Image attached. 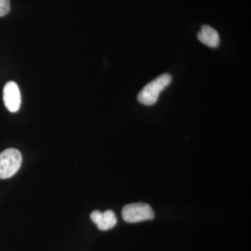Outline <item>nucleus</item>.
Returning a JSON list of instances; mask_svg holds the SVG:
<instances>
[{
    "label": "nucleus",
    "instance_id": "f03ea898",
    "mask_svg": "<svg viewBox=\"0 0 251 251\" xmlns=\"http://www.w3.org/2000/svg\"><path fill=\"white\" fill-rule=\"evenodd\" d=\"M22 155L16 149L10 148L0 153V179H9L21 168Z\"/></svg>",
    "mask_w": 251,
    "mask_h": 251
},
{
    "label": "nucleus",
    "instance_id": "7ed1b4c3",
    "mask_svg": "<svg viewBox=\"0 0 251 251\" xmlns=\"http://www.w3.org/2000/svg\"><path fill=\"white\" fill-rule=\"evenodd\" d=\"M122 217L127 223H139L152 220L154 212L151 206L145 203H133L126 205L122 209Z\"/></svg>",
    "mask_w": 251,
    "mask_h": 251
},
{
    "label": "nucleus",
    "instance_id": "39448f33",
    "mask_svg": "<svg viewBox=\"0 0 251 251\" xmlns=\"http://www.w3.org/2000/svg\"><path fill=\"white\" fill-rule=\"evenodd\" d=\"M91 219L97 225L100 230H108L116 226L117 219L115 213L111 210L101 212L100 211H94L91 214Z\"/></svg>",
    "mask_w": 251,
    "mask_h": 251
},
{
    "label": "nucleus",
    "instance_id": "20e7f679",
    "mask_svg": "<svg viewBox=\"0 0 251 251\" xmlns=\"http://www.w3.org/2000/svg\"><path fill=\"white\" fill-rule=\"evenodd\" d=\"M3 99L5 106L9 111L16 112L19 110L21 105V94L16 82L10 81L5 85Z\"/></svg>",
    "mask_w": 251,
    "mask_h": 251
},
{
    "label": "nucleus",
    "instance_id": "423d86ee",
    "mask_svg": "<svg viewBox=\"0 0 251 251\" xmlns=\"http://www.w3.org/2000/svg\"><path fill=\"white\" fill-rule=\"evenodd\" d=\"M198 38L202 44L210 48H216L219 45V33L214 28L209 25H203L198 32Z\"/></svg>",
    "mask_w": 251,
    "mask_h": 251
},
{
    "label": "nucleus",
    "instance_id": "0eeeda50",
    "mask_svg": "<svg viewBox=\"0 0 251 251\" xmlns=\"http://www.w3.org/2000/svg\"><path fill=\"white\" fill-rule=\"evenodd\" d=\"M9 11V0H0V17L7 14Z\"/></svg>",
    "mask_w": 251,
    "mask_h": 251
},
{
    "label": "nucleus",
    "instance_id": "f257e3e1",
    "mask_svg": "<svg viewBox=\"0 0 251 251\" xmlns=\"http://www.w3.org/2000/svg\"><path fill=\"white\" fill-rule=\"evenodd\" d=\"M171 75L168 74L156 77L141 90L138 96V101L145 105L156 103L162 91L171 84Z\"/></svg>",
    "mask_w": 251,
    "mask_h": 251
}]
</instances>
